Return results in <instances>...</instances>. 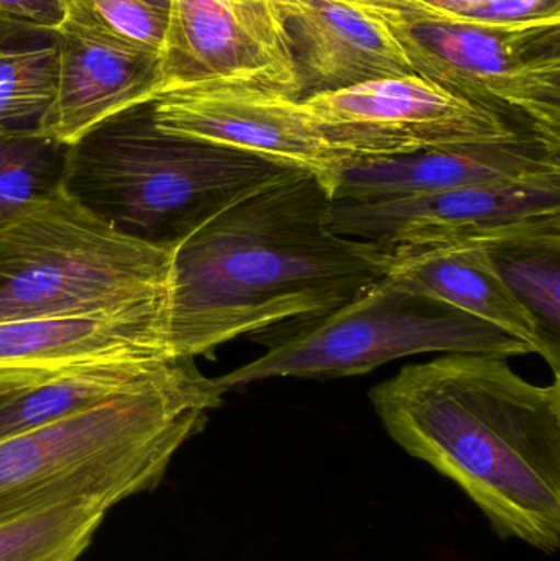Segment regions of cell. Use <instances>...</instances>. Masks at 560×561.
<instances>
[{
	"label": "cell",
	"instance_id": "6da1fadb",
	"mask_svg": "<svg viewBox=\"0 0 560 561\" xmlns=\"http://www.w3.org/2000/svg\"><path fill=\"white\" fill-rule=\"evenodd\" d=\"M316 178L283 170L224 201L171 249L173 358L338 309L388 275L393 249L338 236Z\"/></svg>",
	"mask_w": 560,
	"mask_h": 561
},
{
	"label": "cell",
	"instance_id": "7a4b0ae2",
	"mask_svg": "<svg viewBox=\"0 0 560 561\" xmlns=\"http://www.w3.org/2000/svg\"><path fill=\"white\" fill-rule=\"evenodd\" d=\"M503 356L443 353L368 392L408 455L457 484L503 539L560 546V379L538 386Z\"/></svg>",
	"mask_w": 560,
	"mask_h": 561
},
{
	"label": "cell",
	"instance_id": "3957f363",
	"mask_svg": "<svg viewBox=\"0 0 560 561\" xmlns=\"http://www.w3.org/2000/svg\"><path fill=\"white\" fill-rule=\"evenodd\" d=\"M224 394L184 358L157 385L0 440V524L78 501L111 510L150 493Z\"/></svg>",
	"mask_w": 560,
	"mask_h": 561
},
{
	"label": "cell",
	"instance_id": "277c9868",
	"mask_svg": "<svg viewBox=\"0 0 560 561\" xmlns=\"http://www.w3.org/2000/svg\"><path fill=\"white\" fill-rule=\"evenodd\" d=\"M283 170L255 154L160 130L145 102L68 147L62 186L117 232L173 249L237 191Z\"/></svg>",
	"mask_w": 560,
	"mask_h": 561
},
{
	"label": "cell",
	"instance_id": "5b68a950",
	"mask_svg": "<svg viewBox=\"0 0 560 561\" xmlns=\"http://www.w3.org/2000/svg\"><path fill=\"white\" fill-rule=\"evenodd\" d=\"M265 346L253 362L217 378L236 391L272 378L331 379L421 353L523 356L515 336L446 304L395 286L385 276L338 309L289 320L249 336Z\"/></svg>",
	"mask_w": 560,
	"mask_h": 561
},
{
	"label": "cell",
	"instance_id": "8992f818",
	"mask_svg": "<svg viewBox=\"0 0 560 561\" xmlns=\"http://www.w3.org/2000/svg\"><path fill=\"white\" fill-rule=\"evenodd\" d=\"M171 249L117 232L65 186L0 224V322L167 296Z\"/></svg>",
	"mask_w": 560,
	"mask_h": 561
},
{
	"label": "cell",
	"instance_id": "52a82bcc",
	"mask_svg": "<svg viewBox=\"0 0 560 561\" xmlns=\"http://www.w3.org/2000/svg\"><path fill=\"white\" fill-rule=\"evenodd\" d=\"M364 12L395 36L414 75L493 108L560 148L559 26H503L444 19L407 0H372Z\"/></svg>",
	"mask_w": 560,
	"mask_h": 561
},
{
	"label": "cell",
	"instance_id": "ba28073f",
	"mask_svg": "<svg viewBox=\"0 0 560 561\" xmlns=\"http://www.w3.org/2000/svg\"><path fill=\"white\" fill-rule=\"evenodd\" d=\"M301 104L351 161L535 138L493 108L418 75L318 92Z\"/></svg>",
	"mask_w": 560,
	"mask_h": 561
},
{
	"label": "cell",
	"instance_id": "9c48e42d",
	"mask_svg": "<svg viewBox=\"0 0 560 561\" xmlns=\"http://www.w3.org/2000/svg\"><path fill=\"white\" fill-rule=\"evenodd\" d=\"M160 130L255 154L316 178L332 199L342 168L339 153L298 99L245 85L197 82L171 85L151 101Z\"/></svg>",
	"mask_w": 560,
	"mask_h": 561
},
{
	"label": "cell",
	"instance_id": "30bf717a",
	"mask_svg": "<svg viewBox=\"0 0 560 561\" xmlns=\"http://www.w3.org/2000/svg\"><path fill=\"white\" fill-rule=\"evenodd\" d=\"M167 85L220 82L305 99L276 0H170Z\"/></svg>",
	"mask_w": 560,
	"mask_h": 561
},
{
	"label": "cell",
	"instance_id": "8fae6325",
	"mask_svg": "<svg viewBox=\"0 0 560 561\" xmlns=\"http://www.w3.org/2000/svg\"><path fill=\"white\" fill-rule=\"evenodd\" d=\"M556 216H560V181L331 203L328 226L348 239L416 247L483 239L506 227Z\"/></svg>",
	"mask_w": 560,
	"mask_h": 561
},
{
	"label": "cell",
	"instance_id": "7c38bea8",
	"mask_svg": "<svg viewBox=\"0 0 560 561\" xmlns=\"http://www.w3.org/2000/svg\"><path fill=\"white\" fill-rule=\"evenodd\" d=\"M168 294L122 306L0 322V382H25L76 366L173 358Z\"/></svg>",
	"mask_w": 560,
	"mask_h": 561
},
{
	"label": "cell",
	"instance_id": "4fadbf2b",
	"mask_svg": "<svg viewBox=\"0 0 560 561\" xmlns=\"http://www.w3.org/2000/svg\"><path fill=\"white\" fill-rule=\"evenodd\" d=\"M559 148L536 138L466 145L404 157L354 160L342 168L332 203H368L466 187L560 181Z\"/></svg>",
	"mask_w": 560,
	"mask_h": 561
},
{
	"label": "cell",
	"instance_id": "5bb4252c",
	"mask_svg": "<svg viewBox=\"0 0 560 561\" xmlns=\"http://www.w3.org/2000/svg\"><path fill=\"white\" fill-rule=\"evenodd\" d=\"M52 35L58 48V82L36 128L56 144L71 147L108 118L153 101L167 85L160 55L65 30Z\"/></svg>",
	"mask_w": 560,
	"mask_h": 561
},
{
	"label": "cell",
	"instance_id": "9a60e30c",
	"mask_svg": "<svg viewBox=\"0 0 560 561\" xmlns=\"http://www.w3.org/2000/svg\"><path fill=\"white\" fill-rule=\"evenodd\" d=\"M305 98L362 82L414 75L377 16L335 0H279Z\"/></svg>",
	"mask_w": 560,
	"mask_h": 561
},
{
	"label": "cell",
	"instance_id": "2e32d148",
	"mask_svg": "<svg viewBox=\"0 0 560 561\" xmlns=\"http://www.w3.org/2000/svg\"><path fill=\"white\" fill-rule=\"evenodd\" d=\"M387 278L418 296L446 304L526 343L559 375L556 358L535 317L515 299L493 268L480 240L391 247Z\"/></svg>",
	"mask_w": 560,
	"mask_h": 561
},
{
	"label": "cell",
	"instance_id": "e0dca14e",
	"mask_svg": "<svg viewBox=\"0 0 560 561\" xmlns=\"http://www.w3.org/2000/svg\"><path fill=\"white\" fill-rule=\"evenodd\" d=\"M184 358L76 366L25 382H0V440L61 421L170 378Z\"/></svg>",
	"mask_w": 560,
	"mask_h": 561
},
{
	"label": "cell",
	"instance_id": "ac0fdd59",
	"mask_svg": "<svg viewBox=\"0 0 560 561\" xmlns=\"http://www.w3.org/2000/svg\"><path fill=\"white\" fill-rule=\"evenodd\" d=\"M477 240L560 358V216L506 227Z\"/></svg>",
	"mask_w": 560,
	"mask_h": 561
},
{
	"label": "cell",
	"instance_id": "d6986e66",
	"mask_svg": "<svg viewBox=\"0 0 560 561\" xmlns=\"http://www.w3.org/2000/svg\"><path fill=\"white\" fill-rule=\"evenodd\" d=\"M107 513L102 504L78 501L0 524V561H78Z\"/></svg>",
	"mask_w": 560,
	"mask_h": 561
},
{
	"label": "cell",
	"instance_id": "ffe728a7",
	"mask_svg": "<svg viewBox=\"0 0 560 561\" xmlns=\"http://www.w3.org/2000/svg\"><path fill=\"white\" fill-rule=\"evenodd\" d=\"M68 147L32 127H0V224L58 190Z\"/></svg>",
	"mask_w": 560,
	"mask_h": 561
},
{
	"label": "cell",
	"instance_id": "44dd1931",
	"mask_svg": "<svg viewBox=\"0 0 560 561\" xmlns=\"http://www.w3.org/2000/svg\"><path fill=\"white\" fill-rule=\"evenodd\" d=\"M58 28L121 48L163 55L170 10L151 0H61Z\"/></svg>",
	"mask_w": 560,
	"mask_h": 561
},
{
	"label": "cell",
	"instance_id": "7402d4cb",
	"mask_svg": "<svg viewBox=\"0 0 560 561\" xmlns=\"http://www.w3.org/2000/svg\"><path fill=\"white\" fill-rule=\"evenodd\" d=\"M56 43L5 49L0 46V127L38 124L55 98Z\"/></svg>",
	"mask_w": 560,
	"mask_h": 561
},
{
	"label": "cell",
	"instance_id": "603a6c76",
	"mask_svg": "<svg viewBox=\"0 0 560 561\" xmlns=\"http://www.w3.org/2000/svg\"><path fill=\"white\" fill-rule=\"evenodd\" d=\"M470 22L552 28L560 25V0H492Z\"/></svg>",
	"mask_w": 560,
	"mask_h": 561
},
{
	"label": "cell",
	"instance_id": "cb8c5ba5",
	"mask_svg": "<svg viewBox=\"0 0 560 561\" xmlns=\"http://www.w3.org/2000/svg\"><path fill=\"white\" fill-rule=\"evenodd\" d=\"M0 16L20 30L53 33L62 22L61 0H0Z\"/></svg>",
	"mask_w": 560,
	"mask_h": 561
},
{
	"label": "cell",
	"instance_id": "d4e9b609",
	"mask_svg": "<svg viewBox=\"0 0 560 561\" xmlns=\"http://www.w3.org/2000/svg\"><path fill=\"white\" fill-rule=\"evenodd\" d=\"M444 19L472 20L492 0H407Z\"/></svg>",
	"mask_w": 560,
	"mask_h": 561
},
{
	"label": "cell",
	"instance_id": "484cf974",
	"mask_svg": "<svg viewBox=\"0 0 560 561\" xmlns=\"http://www.w3.org/2000/svg\"><path fill=\"white\" fill-rule=\"evenodd\" d=\"M19 32H22L19 26L13 25V23H10L9 20L2 19V16H0V39L5 38V36L15 35V33Z\"/></svg>",
	"mask_w": 560,
	"mask_h": 561
},
{
	"label": "cell",
	"instance_id": "4316f807",
	"mask_svg": "<svg viewBox=\"0 0 560 561\" xmlns=\"http://www.w3.org/2000/svg\"><path fill=\"white\" fill-rule=\"evenodd\" d=\"M335 2L347 3V5L357 7V9L365 10L372 0H335Z\"/></svg>",
	"mask_w": 560,
	"mask_h": 561
},
{
	"label": "cell",
	"instance_id": "83f0119b",
	"mask_svg": "<svg viewBox=\"0 0 560 561\" xmlns=\"http://www.w3.org/2000/svg\"><path fill=\"white\" fill-rule=\"evenodd\" d=\"M151 2L158 3V5L167 7L170 10V0H151Z\"/></svg>",
	"mask_w": 560,
	"mask_h": 561
}]
</instances>
